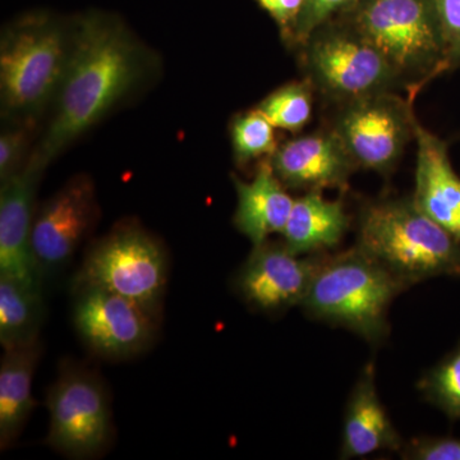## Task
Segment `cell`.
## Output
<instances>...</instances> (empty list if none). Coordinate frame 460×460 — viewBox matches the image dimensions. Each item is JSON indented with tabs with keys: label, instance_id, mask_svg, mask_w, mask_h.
I'll use <instances>...</instances> for the list:
<instances>
[{
	"label": "cell",
	"instance_id": "6da1fadb",
	"mask_svg": "<svg viewBox=\"0 0 460 460\" xmlns=\"http://www.w3.org/2000/svg\"><path fill=\"white\" fill-rule=\"evenodd\" d=\"M147 48L114 14L87 12L72 22V41L56 108L32 155L49 165L145 80Z\"/></svg>",
	"mask_w": 460,
	"mask_h": 460
},
{
	"label": "cell",
	"instance_id": "7a4b0ae2",
	"mask_svg": "<svg viewBox=\"0 0 460 460\" xmlns=\"http://www.w3.org/2000/svg\"><path fill=\"white\" fill-rule=\"evenodd\" d=\"M356 246L410 288L438 277L460 278V241L411 198L363 202Z\"/></svg>",
	"mask_w": 460,
	"mask_h": 460
},
{
	"label": "cell",
	"instance_id": "3957f363",
	"mask_svg": "<svg viewBox=\"0 0 460 460\" xmlns=\"http://www.w3.org/2000/svg\"><path fill=\"white\" fill-rule=\"evenodd\" d=\"M407 289L354 246L334 255L323 253L301 307L311 319L349 330L377 345L390 332V305Z\"/></svg>",
	"mask_w": 460,
	"mask_h": 460
},
{
	"label": "cell",
	"instance_id": "277c9868",
	"mask_svg": "<svg viewBox=\"0 0 460 460\" xmlns=\"http://www.w3.org/2000/svg\"><path fill=\"white\" fill-rule=\"evenodd\" d=\"M72 41V22L48 12H30L8 23L0 38L3 118L35 123L56 99Z\"/></svg>",
	"mask_w": 460,
	"mask_h": 460
},
{
	"label": "cell",
	"instance_id": "5b68a950",
	"mask_svg": "<svg viewBox=\"0 0 460 460\" xmlns=\"http://www.w3.org/2000/svg\"><path fill=\"white\" fill-rule=\"evenodd\" d=\"M341 16L376 45L408 95L449 72L435 0H358Z\"/></svg>",
	"mask_w": 460,
	"mask_h": 460
},
{
	"label": "cell",
	"instance_id": "8992f818",
	"mask_svg": "<svg viewBox=\"0 0 460 460\" xmlns=\"http://www.w3.org/2000/svg\"><path fill=\"white\" fill-rule=\"evenodd\" d=\"M296 51L304 77L334 107L375 93L405 91L376 45L343 16L314 29Z\"/></svg>",
	"mask_w": 460,
	"mask_h": 460
},
{
	"label": "cell",
	"instance_id": "52a82bcc",
	"mask_svg": "<svg viewBox=\"0 0 460 460\" xmlns=\"http://www.w3.org/2000/svg\"><path fill=\"white\" fill-rule=\"evenodd\" d=\"M168 281L164 247L137 223L118 224L93 244L74 279V290L100 288L132 299L159 316Z\"/></svg>",
	"mask_w": 460,
	"mask_h": 460
},
{
	"label": "cell",
	"instance_id": "ba28073f",
	"mask_svg": "<svg viewBox=\"0 0 460 460\" xmlns=\"http://www.w3.org/2000/svg\"><path fill=\"white\" fill-rule=\"evenodd\" d=\"M414 100L396 91L337 105L329 128L338 136L357 169L389 178L414 138Z\"/></svg>",
	"mask_w": 460,
	"mask_h": 460
},
{
	"label": "cell",
	"instance_id": "9c48e42d",
	"mask_svg": "<svg viewBox=\"0 0 460 460\" xmlns=\"http://www.w3.org/2000/svg\"><path fill=\"white\" fill-rule=\"evenodd\" d=\"M48 445L74 459H90L107 449L111 434V402L96 375L66 368L48 394Z\"/></svg>",
	"mask_w": 460,
	"mask_h": 460
},
{
	"label": "cell",
	"instance_id": "30bf717a",
	"mask_svg": "<svg viewBox=\"0 0 460 460\" xmlns=\"http://www.w3.org/2000/svg\"><path fill=\"white\" fill-rule=\"evenodd\" d=\"M93 178L77 174L42 202L32 226V256L42 283L63 270L99 219Z\"/></svg>",
	"mask_w": 460,
	"mask_h": 460
},
{
	"label": "cell",
	"instance_id": "8fae6325",
	"mask_svg": "<svg viewBox=\"0 0 460 460\" xmlns=\"http://www.w3.org/2000/svg\"><path fill=\"white\" fill-rule=\"evenodd\" d=\"M74 323L96 356L127 359L147 349L155 338L159 316L144 305L100 288L74 290Z\"/></svg>",
	"mask_w": 460,
	"mask_h": 460
},
{
	"label": "cell",
	"instance_id": "7c38bea8",
	"mask_svg": "<svg viewBox=\"0 0 460 460\" xmlns=\"http://www.w3.org/2000/svg\"><path fill=\"white\" fill-rule=\"evenodd\" d=\"M325 253V252H323ZM323 253L299 256L284 242L253 246L233 279L235 293L252 310L280 314L301 305Z\"/></svg>",
	"mask_w": 460,
	"mask_h": 460
},
{
	"label": "cell",
	"instance_id": "4fadbf2b",
	"mask_svg": "<svg viewBox=\"0 0 460 460\" xmlns=\"http://www.w3.org/2000/svg\"><path fill=\"white\" fill-rule=\"evenodd\" d=\"M269 162L287 190L304 192H347L350 177L358 171L329 127L281 142Z\"/></svg>",
	"mask_w": 460,
	"mask_h": 460
},
{
	"label": "cell",
	"instance_id": "5bb4252c",
	"mask_svg": "<svg viewBox=\"0 0 460 460\" xmlns=\"http://www.w3.org/2000/svg\"><path fill=\"white\" fill-rule=\"evenodd\" d=\"M48 166L35 155L0 187V275L42 290L32 256L36 192Z\"/></svg>",
	"mask_w": 460,
	"mask_h": 460
},
{
	"label": "cell",
	"instance_id": "9a60e30c",
	"mask_svg": "<svg viewBox=\"0 0 460 460\" xmlns=\"http://www.w3.org/2000/svg\"><path fill=\"white\" fill-rule=\"evenodd\" d=\"M417 144L413 201L429 217L460 241V177L447 144L414 119Z\"/></svg>",
	"mask_w": 460,
	"mask_h": 460
},
{
	"label": "cell",
	"instance_id": "2e32d148",
	"mask_svg": "<svg viewBox=\"0 0 460 460\" xmlns=\"http://www.w3.org/2000/svg\"><path fill=\"white\" fill-rule=\"evenodd\" d=\"M402 440L378 396L374 363L363 367L345 404L341 456L363 458L378 452H398Z\"/></svg>",
	"mask_w": 460,
	"mask_h": 460
},
{
	"label": "cell",
	"instance_id": "e0dca14e",
	"mask_svg": "<svg viewBox=\"0 0 460 460\" xmlns=\"http://www.w3.org/2000/svg\"><path fill=\"white\" fill-rule=\"evenodd\" d=\"M237 192L233 223L239 233L250 239L252 246L261 244L272 234H281L286 228L295 199L272 171L269 159L257 163L251 181L232 175Z\"/></svg>",
	"mask_w": 460,
	"mask_h": 460
},
{
	"label": "cell",
	"instance_id": "ac0fdd59",
	"mask_svg": "<svg viewBox=\"0 0 460 460\" xmlns=\"http://www.w3.org/2000/svg\"><path fill=\"white\" fill-rule=\"evenodd\" d=\"M349 226L343 199H328L311 190L295 199L281 235L296 255H316L339 246Z\"/></svg>",
	"mask_w": 460,
	"mask_h": 460
},
{
	"label": "cell",
	"instance_id": "d6986e66",
	"mask_svg": "<svg viewBox=\"0 0 460 460\" xmlns=\"http://www.w3.org/2000/svg\"><path fill=\"white\" fill-rule=\"evenodd\" d=\"M40 341L4 350L0 362V447L16 443L31 416L32 380L40 357Z\"/></svg>",
	"mask_w": 460,
	"mask_h": 460
},
{
	"label": "cell",
	"instance_id": "ffe728a7",
	"mask_svg": "<svg viewBox=\"0 0 460 460\" xmlns=\"http://www.w3.org/2000/svg\"><path fill=\"white\" fill-rule=\"evenodd\" d=\"M44 316L41 289L0 275V344L4 350L39 341Z\"/></svg>",
	"mask_w": 460,
	"mask_h": 460
},
{
	"label": "cell",
	"instance_id": "44dd1931",
	"mask_svg": "<svg viewBox=\"0 0 460 460\" xmlns=\"http://www.w3.org/2000/svg\"><path fill=\"white\" fill-rule=\"evenodd\" d=\"M314 95L313 84L302 77L271 91L255 108L275 128L298 135L313 119Z\"/></svg>",
	"mask_w": 460,
	"mask_h": 460
},
{
	"label": "cell",
	"instance_id": "7402d4cb",
	"mask_svg": "<svg viewBox=\"0 0 460 460\" xmlns=\"http://www.w3.org/2000/svg\"><path fill=\"white\" fill-rule=\"evenodd\" d=\"M275 127L256 108L235 114L230 120L229 133L233 160L238 168L269 159L277 151Z\"/></svg>",
	"mask_w": 460,
	"mask_h": 460
},
{
	"label": "cell",
	"instance_id": "603a6c76",
	"mask_svg": "<svg viewBox=\"0 0 460 460\" xmlns=\"http://www.w3.org/2000/svg\"><path fill=\"white\" fill-rule=\"evenodd\" d=\"M417 389L450 420H460V343L420 378Z\"/></svg>",
	"mask_w": 460,
	"mask_h": 460
},
{
	"label": "cell",
	"instance_id": "cb8c5ba5",
	"mask_svg": "<svg viewBox=\"0 0 460 460\" xmlns=\"http://www.w3.org/2000/svg\"><path fill=\"white\" fill-rule=\"evenodd\" d=\"M33 123L13 122L0 135V183L22 171L29 162Z\"/></svg>",
	"mask_w": 460,
	"mask_h": 460
},
{
	"label": "cell",
	"instance_id": "d4e9b609",
	"mask_svg": "<svg viewBox=\"0 0 460 460\" xmlns=\"http://www.w3.org/2000/svg\"><path fill=\"white\" fill-rule=\"evenodd\" d=\"M357 2L358 0H305L296 23L292 49H298L314 29L332 18L341 16Z\"/></svg>",
	"mask_w": 460,
	"mask_h": 460
},
{
	"label": "cell",
	"instance_id": "484cf974",
	"mask_svg": "<svg viewBox=\"0 0 460 460\" xmlns=\"http://www.w3.org/2000/svg\"><path fill=\"white\" fill-rule=\"evenodd\" d=\"M399 454L411 460H460V438L420 436L402 444Z\"/></svg>",
	"mask_w": 460,
	"mask_h": 460
},
{
	"label": "cell",
	"instance_id": "4316f807",
	"mask_svg": "<svg viewBox=\"0 0 460 460\" xmlns=\"http://www.w3.org/2000/svg\"><path fill=\"white\" fill-rule=\"evenodd\" d=\"M447 47L449 71L460 66V0H435Z\"/></svg>",
	"mask_w": 460,
	"mask_h": 460
},
{
	"label": "cell",
	"instance_id": "83f0119b",
	"mask_svg": "<svg viewBox=\"0 0 460 460\" xmlns=\"http://www.w3.org/2000/svg\"><path fill=\"white\" fill-rule=\"evenodd\" d=\"M279 30L281 40L292 49L295 32L305 0H255Z\"/></svg>",
	"mask_w": 460,
	"mask_h": 460
}]
</instances>
